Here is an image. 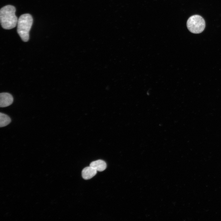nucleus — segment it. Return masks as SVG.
Segmentation results:
<instances>
[{"label": "nucleus", "instance_id": "f257e3e1", "mask_svg": "<svg viewBox=\"0 0 221 221\" xmlns=\"http://www.w3.org/2000/svg\"><path fill=\"white\" fill-rule=\"evenodd\" d=\"M16 9L11 5L6 6L0 10V20L1 25L4 29H10L16 27L18 21L15 15Z\"/></svg>", "mask_w": 221, "mask_h": 221}, {"label": "nucleus", "instance_id": "f03ea898", "mask_svg": "<svg viewBox=\"0 0 221 221\" xmlns=\"http://www.w3.org/2000/svg\"><path fill=\"white\" fill-rule=\"evenodd\" d=\"M33 22V18L29 14L21 15L17 23V31L21 40L27 41L29 39V32Z\"/></svg>", "mask_w": 221, "mask_h": 221}, {"label": "nucleus", "instance_id": "7ed1b4c3", "mask_svg": "<svg viewBox=\"0 0 221 221\" xmlns=\"http://www.w3.org/2000/svg\"><path fill=\"white\" fill-rule=\"evenodd\" d=\"M186 26L190 32L192 33L198 34L204 30L205 26V21L200 15H195L188 19Z\"/></svg>", "mask_w": 221, "mask_h": 221}, {"label": "nucleus", "instance_id": "20e7f679", "mask_svg": "<svg viewBox=\"0 0 221 221\" xmlns=\"http://www.w3.org/2000/svg\"><path fill=\"white\" fill-rule=\"evenodd\" d=\"M14 99L12 95L7 92L0 94V107H4L10 106L12 104Z\"/></svg>", "mask_w": 221, "mask_h": 221}, {"label": "nucleus", "instance_id": "39448f33", "mask_svg": "<svg viewBox=\"0 0 221 221\" xmlns=\"http://www.w3.org/2000/svg\"><path fill=\"white\" fill-rule=\"evenodd\" d=\"M97 171L92 167L89 166L85 168L82 172L83 178L85 180L91 179L96 175Z\"/></svg>", "mask_w": 221, "mask_h": 221}, {"label": "nucleus", "instance_id": "423d86ee", "mask_svg": "<svg viewBox=\"0 0 221 221\" xmlns=\"http://www.w3.org/2000/svg\"><path fill=\"white\" fill-rule=\"evenodd\" d=\"M90 166L92 167L97 171L101 172L106 169L107 165L104 161L99 160L91 162L90 164Z\"/></svg>", "mask_w": 221, "mask_h": 221}, {"label": "nucleus", "instance_id": "0eeeda50", "mask_svg": "<svg viewBox=\"0 0 221 221\" xmlns=\"http://www.w3.org/2000/svg\"><path fill=\"white\" fill-rule=\"evenodd\" d=\"M11 122L10 117L7 114L0 112V127L5 126Z\"/></svg>", "mask_w": 221, "mask_h": 221}]
</instances>
